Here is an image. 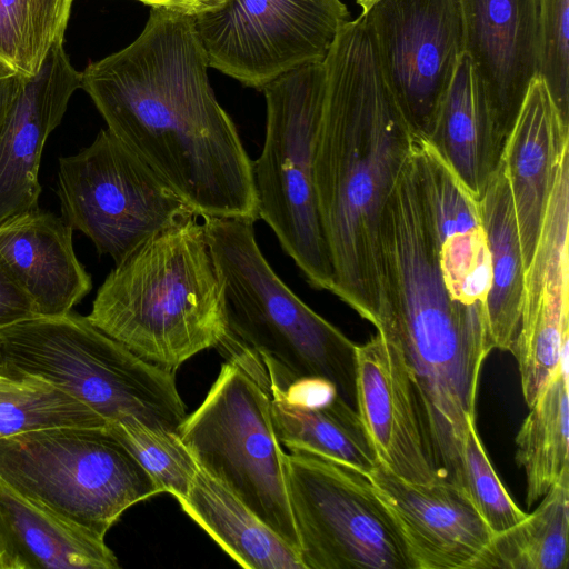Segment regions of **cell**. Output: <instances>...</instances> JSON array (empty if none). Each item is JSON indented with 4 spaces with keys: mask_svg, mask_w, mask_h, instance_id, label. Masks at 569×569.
<instances>
[{
    "mask_svg": "<svg viewBox=\"0 0 569 569\" xmlns=\"http://www.w3.org/2000/svg\"><path fill=\"white\" fill-rule=\"evenodd\" d=\"M208 68L193 17L151 8L133 42L81 71V89L107 129L199 217L256 221L252 160Z\"/></svg>",
    "mask_w": 569,
    "mask_h": 569,
    "instance_id": "6da1fadb",
    "label": "cell"
},
{
    "mask_svg": "<svg viewBox=\"0 0 569 569\" xmlns=\"http://www.w3.org/2000/svg\"><path fill=\"white\" fill-rule=\"evenodd\" d=\"M323 66L313 179L332 293L376 327L380 217L419 134L385 79L362 14L343 24Z\"/></svg>",
    "mask_w": 569,
    "mask_h": 569,
    "instance_id": "7a4b0ae2",
    "label": "cell"
},
{
    "mask_svg": "<svg viewBox=\"0 0 569 569\" xmlns=\"http://www.w3.org/2000/svg\"><path fill=\"white\" fill-rule=\"evenodd\" d=\"M198 217L152 234L117 263L87 316L140 358L172 372L228 333L220 280Z\"/></svg>",
    "mask_w": 569,
    "mask_h": 569,
    "instance_id": "3957f363",
    "label": "cell"
},
{
    "mask_svg": "<svg viewBox=\"0 0 569 569\" xmlns=\"http://www.w3.org/2000/svg\"><path fill=\"white\" fill-rule=\"evenodd\" d=\"M228 323L226 341L251 355L270 388L322 379L355 402L353 343L306 305L261 252L254 221L203 217Z\"/></svg>",
    "mask_w": 569,
    "mask_h": 569,
    "instance_id": "277c9868",
    "label": "cell"
},
{
    "mask_svg": "<svg viewBox=\"0 0 569 569\" xmlns=\"http://www.w3.org/2000/svg\"><path fill=\"white\" fill-rule=\"evenodd\" d=\"M0 371L49 382L106 425L137 419L177 432L187 416L174 372L140 358L72 310L0 329Z\"/></svg>",
    "mask_w": 569,
    "mask_h": 569,
    "instance_id": "5b68a950",
    "label": "cell"
},
{
    "mask_svg": "<svg viewBox=\"0 0 569 569\" xmlns=\"http://www.w3.org/2000/svg\"><path fill=\"white\" fill-rule=\"evenodd\" d=\"M0 479L102 538L160 489L104 427L60 426L0 438Z\"/></svg>",
    "mask_w": 569,
    "mask_h": 569,
    "instance_id": "8992f818",
    "label": "cell"
},
{
    "mask_svg": "<svg viewBox=\"0 0 569 569\" xmlns=\"http://www.w3.org/2000/svg\"><path fill=\"white\" fill-rule=\"evenodd\" d=\"M326 86L323 61L295 68L262 87L266 133L252 161L259 219L315 289L333 276L315 191V147Z\"/></svg>",
    "mask_w": 569,
    "mask_h": 569,
    "instance_id": "52a82bcc",
    "label": "cell"
},
{
    "mask_svg": "<svg viewBox=\"0 0 569 569\" xmlns=\"http://www.w3.org/2000/svg\"><path fill=\"white\" fill-rule=\"evenodd\" d=\"M177 432L202 470L299 552L267 379L228 359Z\"/></svg>",
    "mask_w": 569,
    "mask_h": 569,
    "instance_id": "ba28073f",
    "label": "cell"
},
{
    "mask_svg": "<svg viewBox=\"0 0 569 569\" xmlns=\"http://www.w3.org/2000/svg\"><path fill=\"white\" fill-rule=\"evenodd\" d=\"M284 473L305 569H413L368 475L301 451L284 455Z\"/></svg>",
    "mask_w": 569,
    "mask_h": 569,
    "instance_id": "9c48e42d",
    "label": "cell"
},
{
    "mask_svg": "<svg viewBox=\"0 0 569 569\" xmlns=\"http://www.w3.org/2000/svg\"><path fill=\"white\" fill-rule=\"evenodd\" d=\"M56 192L63 220L116 264L152 234L198 216L108 129L78 153L59 158Z\"/></svg>",
    "mask_w": 569,
    "mask_h": 569,
    "instance_id": "30bf717a",
    "label": "cell"
},
{
    "mask_svg": "<svg viewBox=\"0 0 569 569\" xmlns=\"http://www.w3.org/2000/svg\"><path fill=\"white\" fill-rule=\"evenodd\" d=\"M349 18L341 0H224L193 21L209 67L261 90L322 62Z\"/></svg>",
    "mask_w": 569,
    "mask_h": 569,
    "instance_id": "8fae6325",
    "label": "cell"
},
{
    "mask_svg": "<svg viewBox=\"0 0 569 569\" xmlns=\"http://www.w3.org/2000/svg\"><path fill=\"white\" fill-rule=\"evenodd\" d=\"M361 14L390 90L427 137L463 53L458 0H377Z\"/></svg>",
    "mask_w": 569,
    "mask_h": 569,
    "instance_id": "7c38bea8",
    "label": "cell"
},
{
    "mask_svg": "<svg viewBox=\"0 0 569 569\" xmlns=\"http://www.w3.org/2000/svg\"><path fill=\"white\" fill-rule=\"evenodd\" d=\"M569 178L559 174L525 270L520 326L511 353L530 407L569 352Z\"/></svg>",
    "mask_w": 569,
    "mask_h": 569,
    "instance_id": "4fadbf2b",
    "label": "cell"
},
{
    "mask_svg": "<svg viewBox=\"0 0 569 569\" xmlns=\"http://www.w3.org/2000/svg\"><path fill=\"white\" fill-rule=\"evenodd\" d=\"M355 405L380 463L411 482L441 479L402 352L383 329L356 345Z\"/></svg>",
    "mask_w": 569,
    "mask_h": 569,
    "instance_id": "5bb4252c",
    "label": "cell"
},
{
    "mask_svg": "<svg viewBox=\"0 0 569 569\" xmlns=\"http://www.w3.org/2000/svg\"><path fill=\"white\" fill-rule=\"evenodd\" d=\"M368 476L413 569H475L493 533L465 488L443 479L411 482L380 462Z\"/></svg>",
    "mask_w": 569,
    "mask_h": 569,
    "instance_id": "9a60e30c",
    "label": "cell"
},
{
    "mask_svg": "<svg viewBox=\"0 0 569 569\" xmlns=\"http://www.w3.org/2000/svg\"><path fill=\"white\" fill-rule=\"evenodd\" d=\"M413 159L447 292L488 325L491 261L479 201L422 136Z\"/></svg>",
    "mask_w": 569,
    "mask_h": 569,
    "instance_id": "2e32d148",
    "label": "cell"
},
{
    "mask_svg": "<svg viewBox=\"0 0 569 569\" xmlns=\"http://www.w3.org/2000/svg\"><path fill=\"white\" fill-rule=\"evenodd\" d=\"M81 88L63 42L51 48L40 70L26 82L0 127V224L38 209L39 168L50 133Z\"/></svg>",
    "mask_w": 569,
    "mask_h": 569,
    "instance_id": "e0dca14e",
    "label": "cell"
},
{
    "mask_svg": "<svg viewBox=\"0 0 569 569\" xmlns=\"http://www.w3.org/2000/svg\"><path fill=\"white\" fill-rule=\"evenodd\" d=\"M463 52L508 137L537 76L538 0H458Z\"/></svg>",
    "mask_w": 569,
    "mask_h": 569,
    "instance_id": "ac0fdd59",
    "label": "cell"
},
{
    "mask_svg": "<svg viewBox=\"0 0 569 569\" xmlns=\"http://www.w3.org/2000/svg\"><path fill=\"white\" fill-rule=\"evenodd\" d=\"M568 152L569 123L562 120L545 81L536 76L500 158L511 188L525 270L537 246L558 169Z\"/></svg>",
    "mask_w": 569,
    "mask_h": 569,
    "instance_id": "d6986e66",
    "label": "cell"
},
{
    "mask_svg": "<svg viewBox=\"0 0 569 569\" xmlns=\"http://www.w3.org/2000/svg\"><path fill=\"white\" fill-rule=\"evenodd\" d=\"M72 231L63 218L39 208L0 224V258L37 316L67 313L92 289L91 276L76 256Z\"/></svg>",
    "mask_w": 569,
    "mask_h": 569,
    "instance_id": "ffe728a7",
    "label": "cell"
},
{
    "mask_svg": "<svg viewBox=\"0 0 569 569\" xmlns=\"http://www.w3.org/2000/svg\"><path fill=\"white\" fill-rule=\"evenodd\" d=\"M104 538L0 479V569H117Z\"/></svg>",
    "mask_w": 569,
    "mask_h": 569,
    "instance_id": "44dd1931",
    "label": "cell"
},
{
    "mask_svg": "<svg viewBox=\"0 0 569 569\" xmlns=\"http://www.w3.org/2000/svg\"><path fill=\"white\" fill-rule=\"evenodd\" d=\"M425 138L479 199L500 163L507 136L465 52Z\"/></svg>",
    "mask_w": 569,
    "mask_h": 569,
    "instance_id": "7402d4cb",
    "label": "cell"
},
{
    "mask_svg": "<svg viewBox=\"0 0 569 569\" xmlns=\"http://www.w3.org/2000/svg\"><path fill=\"white\" fill-rule=\"evenodd\" d=\"M178 501L182 510L241 567L305 569L299 552L200 467L188 493Z\"/></svg>",
    "mask_w": 569,
    "mask_h": 569,
    "instance_id": "603a6c76",
    "label": "cell"
},
{
    "mask_svg": "<svg viewBox=\"0 0 569 569\" xmlns=\"http://www.w3.org/2000/svg\"><path fill=\"white\" fill-rule=\"evenodd\" d=\"M271 418L281 445L366 475L379 462L357 410L340 396L313 403L270 388Z\"/></svg>",
    "mask_w": 569,
    "mask_h": 569,
    "instance_id": "cb8c5ba5",
    "label": "cell"
},
{
    "mask_svg": "<svg viewBox=\"0 0 569 569\" xmlns=\"http://www.w3.org/2000/svg\"><path fill=\"white\" fill-rule=\"evenodd\" d=\"M478 201L491 261L489 335L493 349L511 352L520 326L525 263L509 178L501 163Z\"/></svg>",
    "mask_w": 569,
    "mask_h": 569,
    "instance_id": "d4e9b609",
    "label": "cell"
},
{
    "mask_svg": "<svg viewBox=\"0 0 569 569\" xmlns=\"http://www.w3.org/2000/svg\"><path fill=\"white\" fill-rule=\"evenodd\" d=\"M568 355L529 407L516 436V462L526 473L528 507L542 498L569 469Z\"/></svg>",
    "mask_w": 569,
    "mask_h": 569,
    "instance_id": "484cf974",
    "label": "cell"
},
{
    "mask_svg": "<svg viewBox=\"0 0 569 569\" xmlns=\"http://www.w3.org/2000/svg\"><path fill=\"white\" fill-rule=\"evenodd\" d=\"M568 535L566 469L532 513L491 537L475 569H567Z\"/></svg>",
    "mask_w": 569,
    "mask_h": 569,
    "instance_id": "4316f807",
    "label": "cell"
},
{
    "mask_svg": "<svg viewBox=\"0 0 569 569\" xmlns=\"http://www.w3.org/2000/svg\"><path fill=\"white\" fill-rule=\"evenodd\" d=\"M73 0H0V61L33 77L63 42Z\"/></svg>",
    "mask_w": 569,
    "mask_h": 569,
    "instance_id": "83f0119b",
    "label": "cell"
},
{
    "mask_svg": "<svg viewBox=\"0 0 569 569\" xmlns=\"http://www.w3.org/2000/svg\"><path fill=\"white\" fill-rule=\"evenodd\" d=\"M60 426H107L90 408L32 376L0 375V438Z\"/></svg>",
    "mask_w": 569,
    "mask_h": 569,
    "instance_id": "f1b7e54d",
    "label": "cell"
},
{
    "mask_svg": "<svg viewBox=\"0 0 569 569\" xmlns=\"http://www.w3.org/2000/svg\"><path fill=\"white\" fill-rule=\"evenodd\" d=\"M110 432L132 453L161 492L182 499L199 469L178 432L152 428L137 419L107 425Z\"/></svg>",
    "mask_w": 569,
    "mask_h": 569,
    "instance_id": "f546056e",
    "label": "cell"
},
{
    "mask_svg": "<svg viewBox=\"0 0 569 569\" xmlns=\"http://www.w3.org/2000/svg\"><path fill=\"white\" fill-rule=\"evenodd\" d=\"M462 461L465 489L493 535L511 528L527 517L528 513L511 499L493 469L476 422L466 432Z\"/></svg>",
    "mask_w": 569,
    "mask_h": 569,
    "instance_id": "4dcf8cb0",
    "label": "cell"
},
{
    "mask_svg": "<svg viewBox=\"0 0 569 569\" xmlns=\"http://www.w3.org/2000/svg\"><path fill=\"white\" fill-rule=\"evenodd\" d=\"M569 0H538L537 76L569 123Z\"/></svg>",
    "mask_w": 569,
    "mask_h": 569,
    "instance_id": "1f68e13d",
    "label": "cell"
},
{
    "mask_svg": "<svg viewBox=\"0 0 569 569\" xmlns=\"http://www.w3.org/2000/svg\"><path fill=\"white\" fill-rule=\"evenodd\" d=\"M36 316L29 296L0 258V329Z\"/></svg>",
    "mask_w": 569,
    "mask_h": 569,
    "instance_id": "d6a6232c",
    "label": "cell"
},
{
    "mask_svg": "<svg viewBox=\"0 0 569 569\" xmlns=\"http://www.w3.org/2000/svg\"><path fill=\"white\" fill-rule=\"evenodd\" d=\"M26 79L0 61V127L20 93Z\"/></svg>",
    "mask_w": 569,
    "mask_h": 569,
    "instance_id": "836d02e7",
    "label": "cell"
},
{
    "mask_svg": "<svg viewBox=\"0 0 569 569\" xmlns=\"http://www.w3.org/2000/svg\"><path fill=\"white\" fill-rule=\"evenodd\" d=\"M154 9L169 10L196 17L204 11L220 7L224 0H138Z\"/></svg>",
    "mask_w": 569,
    "mask_h": 569,
    "instance_id": "e575fe53",
    "label": "cell"
},
{
    "mask_svg": "<svg viewBox=\"0 0 569 569\" xmlns=\"http://www.w3.org/2000/svg\"><path fill=\"white\" fill-rule=\"evenodd\" d=\"M377 0H356V2L362 8V11L368 10Z\"/></svg>",
    "mask_w": 569,
    "mask_h": 569,
    "instance_id": "d590c367",
    "label": "cell"
},
{
    "mask_svg": "<svg viewBox=\"0 0 569 569\" xmlns=\"http://www.w3.org/2000/svg\"><path fill=\"white\" fill-rule=\"evenodd\" d=\"M1 373H2V372H0V375H1Z\"/></svg>",
    "mask_w": 569,
    "mask_h": 569,
    "instance_id": "8d00e7d4",
    "label": "cell"
},
{
    "mask_svg": "<svg viewBox=\"0 0 569 569\" xmlns=\"http://www.w3.org/2000/svg\"><path fill=\"white\" fill-rule=\"evenodd\" d=\"M1 372V371H0Z\"/></svg>",
    "mask_w": 569,
    "mask_h": 569,
    "instance_id": "74e56055",
    "label": "cell"
}]
</instances>
